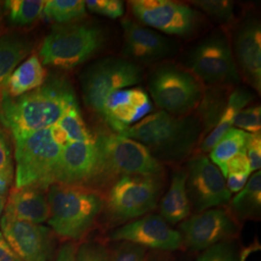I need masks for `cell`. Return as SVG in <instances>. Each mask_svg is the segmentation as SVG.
Instances as JSON below:
<instances>
[{
  "label": "cell",
  "mask_w": 261,
  "mask_h": 261,
  "mask_svg": "<svg viewBox=\"0 0 261 261\" xmlns=\"http://www.w3.org/2000/svg\"><path fill=\"white\" fill-rule=\"evenodd\" d=\"M49 129H50V134H51L53 139L59 146H61L63 148L68 143H70L65 132L62 130L58 125L56 124L53 127H50Z\"/></svg>",
  "instance_id": "obj_44"
},
{
  "label": "cell",
  "mask_w": 261,
  "mask_h": 261,
  "mask_svg": "<svg viewBox=\"0 0 261 261\" xmlns=\"http://www.w3.org/2000/svg\"><path fill=\"white\" fill-rule=\"evenodd\" d=\"M183 243L195 251L206 250L239 233L233 217L224 209H209L181 224Z\"/></svg>",
  "instance_id": "obj_14"
},
{
  "label": "cell",
  "mask_w": 261,
  "mask_h": 261,
  "mask_svg": "<svg viewBox=\"0 0 261 261\" xmlns=\"http://www.w3.org/2000/svg\"><path fill=\"white\" fill-rule=\"evenodd\" d=\"M211 19L221 23L229 24L233 21L234 2L228 0H200L192 2Z\"/></svg>",
  "instance_id": "obj_31"
},
{
  "label": "cell",
  "mask_w": 261,
  "mask_h": 261,
  "mask_svg": "<svg viewBox=\"0 0 261 261\" xmlns=\"http://www.w3.org/2000/svg\"><path fill=\"white\" fill-rule=\"evenodd\" d=\"M62 147L53 139L50 129L15 139L16 188L48 189Z\"/></svg>",
  "instance_id": "obj_8"
},
{
  "label": "cell",
  "mask_w": 261,
  "mask_h": 261,
  "mask_svg": "<svg viewBox=\"0 0 261 261\" xmlns=\"http://www.w3.org/2000/svg\"><path fill=\"white\" fill-rule=\"evenodd\" d=\"M251 173H252V170L246 154V147H245V149L236 154L234 157L228 161L227 174H245L250 176Z\"/></svg>",
  "instance_id": "obj_38"
},
{
  "label": "cell",
  "mask_w": 261,
  "mask_h": 261,
  "mask_svg": "<svg viewBox=\"0 0 261 261\" xmlns=\"http://www.w3.org/2000/svg\"><path fill=\"white\" fill-rule=\"evenodd\" d=\"M186 187L191 208L196 214L230 201L231 193L226 187L225 178L203 154L190 160Z\"/></svg>",
  "instance_id": "obj_12"
},
{
  "label": "cell",
  "mask_w": 261,
  "mask_h": 261,
  "mask_svg": "<svg viewBox=\"0 0 261 261\" xmlns=\"http://www.w3.org/2000/svg\"><path fill=\"white\" fill-rule=\"evenodd\" d=\"M12 152L6 134L0 129V168H12Z\"/></svg>",
  "instance_id": "obj_39"
},
{
  "label": "cell",
  "mask_w": 261,
  "mask_h": 261,
  "mask_svg": "<svg viewBox=\"0 0 261 261\" xmlns=\"http://www.w3.org/2000/svg\"><path fill=\"white\" fill-rule=\"evenodd\" d=\"M106 42L103 29L90 23L56 25L39 50L43 65L70 70L87 61Z\"/></svg>",
  "instance_id": "obj_5"
},
{
  "label": "cell",
  "mask_w": 261,
  "mask_h": 261,
  "mask_svg": "<svg viewBox=\"0 0 261 261\" xmlns=\"http://www.w3.org/2000/svg\"><path fill=\"white\" fill-rule=\"evenodd\" d=\"M13 178V168H0V196H4Z\"/></svg>",
  "instance_id": "obj_43"
},
{
  "label": "cell",
  "mask_w": 261,
  "mask_h": 261,
  "mask_svg": "<svg viewBox=\"0 0 261 261\" xmlns=\"http://www.w3.org/2000/svg\"><path fill=\"white\" fill-rule=\"evenodd\" d=\"M247 137L248 133L231 128L210 151V161L221 170L224 178L227 175L228 161L245 149Z\"/></svg>",
  "instance_id": "obj_27"
},
{
  "label": "cell",
  "mask_w": 261,
  "mask_h": 261,
  "mask_svg": "<svg viewBox=\"0 0 261 261\" xmlns=\"http://www.w3.org/2000/svg\"><path fill=\"white\" fill-rule=\"evenodd\" d=\"M261 211V172L255 171L229 204L234 220H257Z\"/></svg>",
  "instance_id": "obj_24"
},
{
  "label": "cell",
  "mask_w": 261,
  "mask_h": 261,
  "mask_svg": "<svg viewBox=\"0 0 261 261\" xmlns=\"http://www.w3.org/2000/svg\"><path fill=\"white\" fill-rule=\"evenodd\" d=\"M187 68L208 86H234L240 82L232 47L223 30L212 32L190 50Z\"/></svg>",
  "instance_id": "obj_9"
},
{
  "label": "cell",
  "mask_w": 261,
  "mask_h": 261,
  "mask_svg": "<svg viewBox=\"0 0 261 261\" xmlns=\"http://www.w3.org/2000/svg\"><path fill=\"white\" fill-rule=\"evenodd\" d=\"M75 261H110V252L101 243L84 242L75 251Z\"/></svg>",
  "instance_id": "obj_35"
},
{
  "label": "cell",
  "mask_w": 261,
  "mask_h": 261,
  "mask_svg": "<svg viewBox=\"0 0 261 261\" xmlns=\"http://www.w3.org/2000/svg\"><path fill=\"white\" fill-rule=\"evenodd\" d=\"M75 103L70 82L62 75H51L40 87L16 98L0 92V122L14 139L25 137L56 125Z\"/></svg>",
  "instance_id": "obj_1"
},
{
  "label": "cell",
  "mask_w": 261,
  "mask_h": 261,
  "mask_svg": "<svg viewBox=\"0 0 261 261\" xmlns=\"http://www.w3.org/2000/svg\"><path fill=\"white\" fill-rule=\"evenodd\" d=\"M116 242H130L144 248L161 251H175L182 244V234L172 229L160 215H145L133 222L123 224L110 234Z\"/></svg>",
  "instance_id": "obj_15"
},
{
  "label": "cell",
  "mask_w": 261,
  "mask_h": 261,
  "mask_svg": "<svg viewBox=\"0 0 261 261\" xmlns=\"http://www.w3.org/2000/svg\"><path fill=\"white\" fill-rule=\"evenodd\" d=\"M148 89L162 111L176 116L190 115L196 111L203 96V85L188 70L162 62L148 75Z\"/></svg>",
  "instance_id": "obj_7"
},
{
  "label": "cell",
  "mask_w": 261,
  "mask_h": 261,
  "mask_svg": "<svg viewBox=\"0 0 261 261\" xmlns=\"http://www.w3.org/2000/svg\"><path fill=\"white\" fill-rule=\"evenodd\" d=\"M0 231L22 261H53L54 237L51 231L41 224L9 219L0 221Z\"/></svg>",
  "instance_id": "obj_16"
},
{
  "label": "cell",
  "mask_w": 261,
  "mask_h": 261,
  "mask_svg": "<svg viewBox=\"0 0 261 261\" xmlns=\"http://www.w3.org/2000/svg\"><path fill=\"white\" fill-rule=\"evenodd\" d=\"M0 261H22L0 231Z\"/></svg>",
  "instance_id": "obj_41"
},
{
  "label": "cell",
  "mask_w": 261,
  "mask_h": 261,
  "mask_svg": "<svg viewBox=\"0 0 261 261\" xmlns=\"http://www.w3.org/2000/svg\"><path fill=\"white\" fill-rule=\"evenodd\" d=\"M47 223L57 235L80 240L103 212V197L90 188L54 183L48 187Z\"/></svg>",
  "instance_id": "obj_3"
},
{
  "label": "cell",
  "mask_w": 261,
  "mask_h": 261,
  "mask_svg": "<svg viewBox=\"0 0 261 261\" xmlns=\"http://www.w3.org/2000/svg\"><path fill=\"white\" fill-rule=\"evenodd\" d=\"M252 100V93L245 88H235L230 92L222 118L214 129L207 134L205 139L200 142L201 152L207 153L213 149L219 140L226 134V132L231 129L237 113L245 109V107L251 103Z\"/></svg>",
  "instance_id": "obj_23"
},
{
  "label": "cell",
  "mask_w": 261,
  "mask_h": 261,
  "mask_svg": "<svg viewBox=\"0 0 261 261\" xmlns=\"http://www.w3.org/2000/svg\"><path fill=\"white\" fill-rule=\"evenodd\" d=\"M121 136L143 144L161 164H172L191 156L203 139V130L196 115L176 116L159 111L129 127Z\"/></svg>",
  "instance_id": "obj_2"
},
{
  "label": "cell",
  "mask_w": 261,
  "mask_h": 261,
  "mask_svg": "<svg viewBox=\"0 0 261 261\" xmlns=\"http://www.w3.org/2000/svg\"><path fill=\"white\" fill-rule=\"evenodd\" d=\"M75 246L72 243H68L61 247L55 261H75Z\"/></svg>",
  "instance_id": "obj_42"
},
{
  "label": "cell",
  "mask_w": 261,
  "mask_h": 261,
  "mask_svg": "<svg viewBox=\"0 0 261 261\" xmlns=\"http://www.w3.org/2000/svg\"><path fill=\"white\" fill-rule=\"evenodd\" d=\"M56 125L65 132L70 143L93 142L96 140V136L88 130L77 103H73L67 109Z\"/></svg>",
  "instance_id": "obj_28"
},
{
  "label": "cell",
  "mask_w": 261,
  "mask_h": 261,
  "mask_svg": "<svg viewBox=\"0 0 261 261\" xmlns=\"http://www.w3.org/2000/svg\"><path fill=\"white\" fill-rule=\"evenodd\" d=\"M47 77L46 69L34 55L16 68L1 88V93L10 98L19 97L43 85Z\"/></svg>",
  "instance_id": "obj_21"
},
{
  "label": "cell",
  "mask_w": 261,
  "mask_h": 261,
  "mask_svg": "<svg viewBox=\"0 0 261 261\" xmlns=\"http://www.w3.org/2000/svg\"><path fill=\"white\" fill-rule=\"evenodd\" d=\"M196 261H239V258L233 245L224 241L206 249Z\"/></svg>",
  "instance_id": "obj_34"
},
{
  "label": "cell",
  "mask_w": 261,
  "mask_h": 261,
  "mask_svg": "<svg viewBox=\"0 0 261 261\" xmlns=\"http://www.w3.org/2000/svg\"><path fill=\"white\" fill-rule=\"evenodd\" d=\"M246 154L249 160L252 172L258 171L261 168L260 133L248 134L246 141Z\"/></svg>",
  "instance_id": "obj_37"
},
{
  "label": "cell",
  "mask_w": 261,
  "mask_h": 261,
  "mask_svg": "<svg viewBox=\"0 0 261 261\" xmlns=\"http://www.w3.org/2000/svg\"><path fill=\"white\" fill-rule=\"evenodd\" d=\"M43 14L48 20L63 24L86 15L84 0H48L46 1Z\"/></svg>",
  "instance_id": "obj_29"
},
{
  "label": "cell",
  "mask_w": 261,
  "mask_h": 261,
  "mask_svg": "<svg viewBox=\"0 0 261 261\" xmlns=\"http://www.w3.org/2000/svg\"><path fill=\"white\" fill-rule=\"evenodd\" d=\"M232 49L239 75L260 93L261 28L258 19L248 17L237 25Z\"/></svg>",
  "instance_id": "obj_19"
},
{
  "label": "cell",
  "mask_w": 261,
  "mask_h": 261,
  "mask_svg": "<svg viewBox=\"0 0 261 261\" xmlns=\"http://www.w3.org/2000/svg\"><path fill=\"white\" fill-rule=\"evenodd\" d=\"M233 125L237 129L251 134L260 133V106H252L243 109L235 116Z\"/></svg>",
  "instance_id": "obj_32"
},
{
  "label": "cell",
  "mask_w": 261,
  "mask_h": 261,
  "mask_svg": "<svg viewBox=\"0 0 261 261\" xmlns=\"http://www.w3.org/2000/svg\"><path fill=\"white\" fill-rule=\"evenodd\" d=\"M4 216L20 222L40 224L47 222L49 208L47 197L39 188H14L5 204Z\"/></svg>",
  "instance_id": "obj_20"
},
{
  "label": "cell",
  "mask_w": 261,
  "mask_h": 261,
  "mask_svg": "<svg viewBox=\"0 0 261 261\" xmlns=\"http://www.w3.org/2000/svg\"><path fill=\"white\" fill-rule=\"evenodd\" d=\"M4 208H5V197L4 196H0V216L2 214Z\"/></svg>",
  "instance_id": "obj_45"
},
{
  "label": "cell",
  "mask_w": 261,
  "mask_h": 261,
  "mask_svg": "<svg viewBox=\"0 0 261 261\" xmlns=\"http://www.w3.org/2000/svg\"><path fill=\"white\" fill-rule=\"evenodd\" d=\"M151 111L149 96L142 88H124L107 97L100 116L115 134L122 135Z\"/></svg>",
  "instance_id": "obj_18"
},
{
  "label": "cell",
  "mask_w": 261,
  "mask_h": 261,
  "mask_svg": "<svg viewBox=\"0 0 261 261\" xmlns=\"http://www.w3.org/2000/svg\"><path fill=\"white\" fill-rule=\"evenodd\" d=\"M232 86H209L203 92L196 115L201 123L203 134L214 129L224 114Z\"/></svg>",
  "instance_id": "obj_25"
},
{
  "label": "cell",
  "mask_w": 261,
  "mask_h": 261,
  "mask_svg": "<svg viewBox=\"0 0 261 261\" xmlns=\"http://www.w3.org/2000/svg\"><path fill=\"white\" fill-rule=\"evenodd\" d=\"M162 189V175H125L116 179L103 198L109 224L126 223L153 211Z\"/></svg>",
  "instance_id": "obj_6"
},
{
  "label": "cell",
  "mask_w": 261,
  "mask_h": 261,
  "mask_svg": "<svg viewBox=\"0 0 261 261\" xmlns=\"http://www.w3.org/2000/svg\"><path fill=\"white\" fill-rule=\"evenodd\" d=\"M187 172L177 170L174 172L168 192L163 196L160 204L161 217L170 224L186 220L191 214V204L187 193Z\"/></svg>",
  "instance_id": "obj_22"
},
{
  "label": "cell",
  "mask_w": 261,
  "mask_h": 261,
  "mask_svg": "<svg viewBox=\"0 0 261 261\" xmlns=\"http://www.w3.org/2000/svg\"><path fill=\"white\" fill-rule=\"evenodd\" d=\"M147 249L138 244L122 242L110 253V261H146Z\"/></svg>",
  "instance_id": "obj_33"
},
{
  "label": "cell",
  "mask_w": 261,
  "mask_h": 261,
  "mask_svg": "<svg viewBox=\"0 0 261 261\" xmlns=\"http://www.w3.org/2000/svg\"><path fill=\"white\" fill-rule=\"evenodd\" d=\"M99 168L93 185L111 184L125 175H162L163 164L137 140L118 134L96 136Z\"/></svg>",
  "instance_id": "obj_4"
},
{
  "label": "cell",
  "mask_w": 261,
  "mask_h": 261,
  "mask_svg": "<svg viewBox=\"0 0 261 261\" xmlns=\"http://www.w3.org/2000/svg\"><path fill=\"white\" fill-rule=\"evenodd\" d=\"M30 50L31 44L24 38L12 35L0 38V89Z\"/></svg>",
  "instance_id": "obj_26"
},
{
  "label": "cell",
  "mask_w": 261,
  "mask_h": 261,
  "mask_svg": "<svg viewBox=\"0 0 261 261\" xmlns=\"http://www.w3.org/2000/svg\"><path fill=\"white\" fill-rule=\"evenodd\" d=\"M142 75L141 67L126 58L109 56L98 60L81 77L84 103L100 115L110 94L140 84Z\"/></svg>",
  "instance_id": "obj_10"
},
{
  "label": "cell",
  "mask_w": 261,
  "mask_h": 261,
  "mask_svg": "<svg viewBox=\"0 0 261 261\" xmlns=\"http://www.w3.org/2000/svg\"><path fill=\"white\" fill-rule=\"evenodd\" d=\"M99 168V152L93 142H71L62 148L54 183L87 187L93 185Z\"/></svg>",
  "instance_id": "obj_17"
},
{
  "label": "cell",
  "mask_w": 261,
  "mask_h": 261,
  "mask_svg": "<svg viewBox=\"0 0 261 261\" xmlns=\"http://www.w3.org/2000/svg\"><path fill=\"white\" fill-rule=\"evenodd\" d=\"M249 177V175L245 174H227V182L225 183L228 191L230 193H239L247 184Z\"/></svg>",
  "instance_id": "obj_40"
},
{
  "label": "cell",
  "mask_w": 261,
  "mask_h": 261,
  "mask_svg": "<svg viewBox=\"0 0 261 261\" xmlns=\"http://www.w3.org/2000/svg\"><path fill=\"white\" fill-rule=\"evenodd\" d=\"M121 25L124 58L139 66L162 63L178 51L176 41L138 21L124 19Z\"/></svg>",
  "instance_id": "obj_13"
},
{
  "label": "cell",
  "mask_w": 261,
  "mask_h": 261,
  "mask_svg": "<svg viewBox=\"0 0 261 261\" xmlns=\"http://www.w3.org/2000/svg\"><path fill=\"white\" fill-rule=\"evenodd\" d=\"M85 6L90 12L111 19L120 18L124 14V4L119 0H87Z\"/></svg>",
  "instance_id": "obj_36"
},
{
  "label": "cell",
  "mask_w": 261,
  "mask_h": 261,
  "mask_svg": "<svg viewBox=\"0 0 261 261\" xmlns=\"http://www.w3.org/2000/svg\"><path fill=\"white\" fill-rule=\"evenodd\" d=\"M4 3L11 22L19 25H28L36 21L41 17L46 1L9 0Z\"/></svg>",
  "instance_id": "obj_30"
},
{
  "label": "cell",
  "mask_w": 261,
  "mask_h": 261,
  "mask_svg": "<svg viewBox=\"0 0 261 261\" xmlns=\"http://www.w3.org/2000/svg\"><path fill=\"white\" fill-rule=\"evenodd\" d=\"M129 7L136 19L160 33L189 37L202 22L200 14L189 5L171 0H133Z\"/></svg>",
  "instance_id": "obj_11"
}]
</instances>
